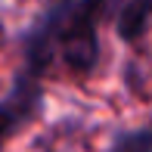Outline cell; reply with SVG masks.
Listing matches in <instances>:
<instances>
[{
  "mask_svg": "<svg viewBox=\"0 0 152 152\" xmlns=\"http://www.w3.org/2000/svg\"><path fill=\"white\" fill-rule=\"evenodd\" d=\"M99 25L93 19H87L84 12L75 10V3L68 6L65 19L59 28V53L65 59V65L78 75H90L99 62Z\"/></svg>",
  "mask_w": 152,
  "mask_h": 152,
  "instance_id": "1",
  "label": "cell"
},
{
  "mask_svg": "<svg viewBox=\"0 0 152 152\" xmlns=\"http://www.w3.org/2000/svg\"><path fill=\"white\" fill-rule=\"evenodd\" d=\"M124 3H127V0H75V10L84 12L87 19H93V22L99 25V22H106V19H118Z\"/></svg>",
  "mask_w": 152,
  "mask_h": 152,
  "instance_id": "3",
  "label": "cell"
},
{
  "mask_svg": "<svg viewBox=\"0 0 152 152\" xmlns=\"http://www.w3.org/2000/svg\"><path fill=\"white\" fill-rule=\"evenodd\" d=\"M50 3H53V6H59V3H72V0H50Z\"/></svg>",
  "mask_w": 152,
  "mask_h": 152,
  "instance_id": "5",
  "label": "cell"
},
{
  "mask_svg": "<svg viewBox=\"0 0 152 152\" xmlns=\"http://www.w3.org/2000/svg\"><path fill=\"white\" fill-rule=\"evenodd\" d=\"M149 19H152V0H127L121 6L118 19H115L118 37L127 40V44L143 40L146 31H149Z\"/></svg>",
  "mask_w": 152,
  "mask_h": 152,
  "instance_id": "2",
  "label": "cell"
},
{
  "mask_svg": "<svg viewBox=\"0 0 152 152\" xmlns=\"http://www.w3.org/2000/svg\"><path fill=\"white\" fill-rule=\"evenodd\" d=\"M22 124H25L22 112H19V109L12 106L10 99H3V102H0V146H3V143L10 140V137L16 134Z\"/></svg>",
  "mask_w": 152,
  "mask_h": 152,
  "instance_id": "4",
  "label": "cell"
}]
</instances>
